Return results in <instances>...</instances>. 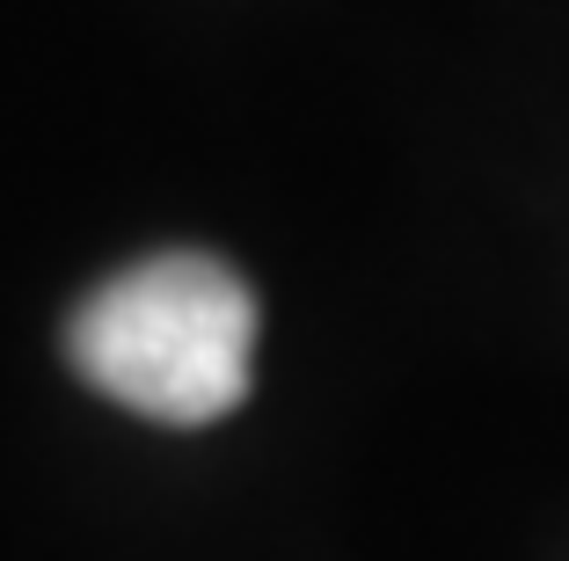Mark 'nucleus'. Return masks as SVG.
Returning <instances> with one entry per match:
<instances>
[{
  "mask_svg": "<svg viewBox=\"0 0 569 561\" xmlns=\"http://www.w3.org/2000/svg\"><path fill=\"white\" fill-rule=\"evenodd\" d=\"M67 358L147 423L198 430L241 409L256 372V299L219 256L168 248L81 299Z\"/></svg>",
  "mask_w": 569,
  "mask_h": 561,
  "instance_id": "nucleus-1",
  "label": "nucleus"
}]
</instances>
